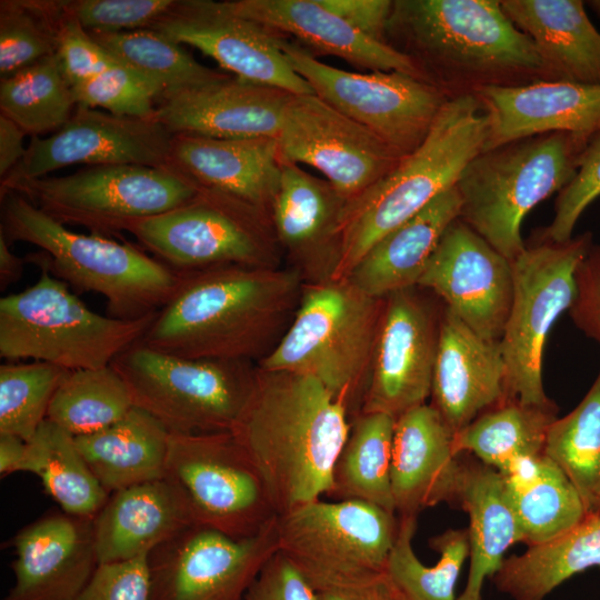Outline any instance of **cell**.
<instances>
[{
    "instance_id": "obj_1",
    "label": "cell",
    "mask_w": 600,
    "mask_h": 600,
    "mask_svg": "<svg viewBox=\"0 0 600 600\" xmlns=\"http://www.w3.org/2000/svg\"><path fill=\"white\" fill-rule=\"evenodd\" d=\"M180 273L140 342L190 359L258 364L288 330L304 284L290 267L227 264Z\"/></svg>"
},
{
    "instance_id": "obj_2",
    "label": "cell",
    "mask_w": 600,
    "mask_h": 600,
    "mask_svg": "<svg viewBox=\"0 0 600 600\" xmlns=\"http://www.w3.org/2000/svg\"><path fill=\"white\" fill-rule=\"evenodd\" d=\"M350 422L346 406L317 379L258 367L232 433L259 470L277 516L328 496Z\"/></svg>"
},
{
    "instance_id": "obj_3",
    "label": "cell",
    "mask_w": 600,
    "mask_h": 600,
    "mask_svg": "<svg viewBox=\"0 0 600 600\" xmlns=\"http://www.w3.org/2000/svg\"><path fill=\"white\" fill-rule=\"evenodd\" d=\"M387 42L450 99L550 80L500 0H393Z\"/></svg>"
},
{
    "instance_id": "obj_4",
    "label": "cell",
    "mask_w": 600,
    "mask_h": 600,
    "mask_svg": "<svg viewBox=\"0 0 600 600\" xmlns=\"http://www.w3.org/2000/svg\"><path fill=\"white\" fill-rule=\"evenodd\" d=\"M0 233L41 251L28 263L72 288L104 297L112 318L133 320L158 312L177 290L181 273L129 242L68 229L23 196L0 193Z\"/></svg>"
},
{
    "instance_id": "obj_5",
    "label": "cell",
    "mask_w": 600,
    "mask_h": 600,
    "mask_svg": "<svg viewBox=\"0 0 600 600\" xmlns=\"http://www.w3.org/2000/svg\"><path fill=\"white\" fill-rule=\"evenodd\" d=\"M487 137L488 118L476 94L449 99L423 142L389 174L346 202L331 280L347 279L377 241L456 187Z\"/></svg>"
},
{
    "instance_id": "obj_6",
    "label": "cell",
    "mask_w": 600,
    "mask_h": 600,
    "mask_svg": "<svg viewBox=\"0 0 600 600\" xmlns=\"http://www.w3.org/2000/svg\"><path fill=\"white\" fill-rule=\"evenodd\" d=\"M383 303L348 279L304 283L288 330L258 367L317 379L352 419L369 383Z\"/></svg>"
},
{
    "instance_id": "obj_7",
    "label": "cell",
    "mask_w": 600,
    "mask_h": 600,
    "mask_svg": "<svg viewBox=\"0 0 600 600\" xmlns=\"http://www.w3.org/2000/svg\"><path fill=\"white\" fill-rule=\"evenodd\" d=\"M590 139L552 132L481 151L456 184L459 218L514 261L527 247L521 236L523 219L570 183Z\"/></svg>"
},
{
    "instance_id": "obj_8",
    "label": "cell",
    "mask_w": 600,
    "mask_h": 600,
    "mask_svg": "<svg viewBox=\"0 0 600 600\" xmlns=\"http://www.w3.org/2000/svg\"><path fill=\"white\" fill-rule=\"evenodd\" d=\"M37 282L0 299V357L66 370L110 366L142 339L157 312L124 320L92 311L69 286L40 269Z\"/></svg>"
},
{
    "instance_id": "obj_9",
    "label": "cell",
    "mask_w": 600,
    "mask_h": 600,
    "mask_svg": "<svg viewBox=\"0 0 600 600\" xmlns=\"http://www.w3.org/2000/svg\"><path fill=\"white\" fill-rule=\"evenodd\" d=\"M111 366L138 407L171 433L232 432L256 387L250 361L190 359L150 349L140 341Z\"/></svg>"
},
{
    "instance_id": "obj_10",
    "label": "cell",
    "mask_w": 600,
    "mask_h": 600,
    "mask_svg": "<svg viewBox=\"0 0 600 600\" xmlns=\"http://www.w3.org/2000/svg\"><path fill=\"white\" fill-rule=\"evenodd\" d=\"M279 551L316 592L386 574L399 518L359 500H316L277 516Z\"/></svg>"
},
{
    "instance_id": "obj_11",
    "label": "cell",
    "mask_w": 600,
    "mask_h": 600,
    "mask_svg": "<svg viewBox=\"0 0 600 600\" xmlns=\"http://www.w3.org/2000/svg\"><path fill=\"white\" fill-rule=\"evenodd\" d=\"M124 232L179 272L227 264L281 267L270 217L210 189L200 188L173 210L131 221Z\"/></svg>"
},
{
    "instance_id": "obj_12",
    "label": "cell",
    "mask_w": 600,
    "mask_h": 600,
    "mask_svg": "<svg viewBox=\"0 0 600 600\" xmlns=\"http://www.w3.org/2000/svg\"><path fill=\"white\" fill-rule=\"evenodd\" d=\"M592 234L566 242L540 240L512 261L513 293L499 340L504 363V398L546 403L542 381L547 338L576 297V273L589 252Z\"/></svg>"
},
{
    "instance_id": "obj_13",
    "label": "cell",
    "mask_w": 600,
    "mask_h": 600,
    "mask_svg": "<svg viewBox=\"0 0 600 600\" xmlns=\"http://www.w3.org/2000/svg\"><path fill=\"white\" fill-rule=\"evenodd\" d=\"M200 188L169 168L93 166L61 177L18 182L17 192L60 223L78 224L108 237L134 220L158 216L191 200Z\"/></svg>"
},
{
    "instance_id": "obj_14",
    "label": "cell",
    "mask_w": 600,
    "mask_h": 600,
    "mask_svg": "<svg viewBox=\"0 0 600 600\" xmlns=\"http://www.w3.org/2000/svg\"><path fill=\"white\" fill-rule=\"evenodd\" d=\"M280 47L314 94L404 157L423 142L450 99L437 87L408 73L351 72L323 63L282 38Z\"/></svg>"
},
{
    "instance_id": "obj_15",
    "label": "cell",
    "mask_w": 600,
    "mask_h": 600,
    "mask_svg": "<svg viewBox=\"0 0 600 600\" xmlns=\"http://www.w3.org/2000/svg\"><path fill=\"white\" fill-rule=\"evenodd\" d=\"M167 476L184 490L200 526L234 539L277 517L267 486L232 432L171 433Z\"/></svg>"
},
{
    "instance_id": "obj_16",
    "label": "cell",
    "mask_w": 600,
    "mask_h": 600,
    "mask_svg": "<svg viewBox=\"0 0 600 600\" xmlns=\"http://www.w3.org/2000/svg\"><path fill=\"white\" fill-rule=\"evenodd\" d=\"M276 519L244 539L197 524L154 548L148 556L152 600H244L279 550Z\"/></svg>"
},
{
    "instance_id": "obj_17",
    "label": "cell",
    "mask_w": 600,
    "mask_h": 600,
    "mask_svg": "<svg viewBox=\"0 0 600 600\" xmlns=\"http://www.w3.org/2000/svg\"><path fill=\"white\" fill-rule=\"evenodd\" d=\"M277 141L282 161L314 168L347 201L404 158L314 93L290 96Z\"/></svg>"
},
{
    "instance_id": "obj_18",
    "label": "cell",
    "mask_w": 600,
    "mask_h": 600,
    "mask_svg": "<svg viewBox=\"0 0 600 600\" xmlns=\"http://www.w3.org/2000/svg\"><path fill=\"white\" fill-rule=\"evenodd\" d=\"M442 309L418 287L384 297L360 412L384 413L397 419L426 404L431 394Z\"/></svg>"
},
{
    "instance_id": "obj_19",
    "label": "cell",
    "mask_w": 600,
    "mask_h": 600,
    "mask_svg": "<svg viewBox=\"0 0 600 600\" xmlns=\"http://www.w3.org/2000/svg\"><path fill=\"white\" fill-rule=\"evenodd\" d=\"M172 137L156 119L116 116L77 106L59 130L47 138H31L23 159L0 181V191L72 164L163 168Z\"/></svg>"
},
{
    "instance_id": "obj_20",
    "label": "cell",
    "mask_w": 600,
    "mask_h": 600,
    "mask_svg": "<svg viewBox=\"0 0 600 600\" xmlns=\"http://www.w3.org/2000/svg\"><path fill=\"white\" fill-rule=\"evenodd\" d=\"M481 338L499 342L513 293L512 261L456 219L418 282Z\"/></svg>"
},
{
    "instance_id": "obj_21",
    "label": "cell",
    "mask_w": 600,
    "mask_h": 600,
    "mask_svg": "<svg viewBox=\"0 0 600 600\" xmlns=\"http://www.w3.org/2000/svg\"><path fill=\"white\" fill-rule=\"evenodd\" d=\"M150 29L200 50L234 77L291 94L313 93L288 62L281 37L231 12L222 1L178 0Z\"/></svg>"
},
{
    "instance_id": "obj_22",
    "label": "cell",
    "mask_w": 600,
    "mask_h": 600,
    "mask_svg": "<svg viewBox=\"0 0 600 600\" xmlns=\"http://www.w3.org/2000/svg\"><path fill=\"white\" fill-rule=\"evenodd\" d=\"M14 582L2 600H74L99 563L94 517L49 512L13 537Z\"/></svg>"
},
{
    "instance_id": "obj_23",
    "label": "cell",
    "mask_w": 600,
    "mask_h": 600,
    "mask_svg": "<svg viewBox=\"0 0 600 600\" xmlns=\"http://www.w3.org/2000/svg\"><path fill=\"white\" fill-rule=\"evenodd\" d=\"M270 208L278 244L304 283L330 280L340 252V218L347 200L327 181L282 161Z\"/></svg>"
},
{
    "instance_id": "obj_24",
    "label": "cell",
    "mask_w": 600,
    "mask_h": 600,
    "mask_svg": "<svg viewBox=\"0 0 600 600\" xmlns=\"http://www.w3.org/2000/svg\"><path fill=\"white\" fill-rule=\"evenodd\" d=\"M290 96L277 88L226 74L159 96L154 119L172 133L277 139Z\"/></svg>"
},
{
    "instance_id": "obj_25",
    "label": "cell",
    "mask_w": 600,
    "mask_h": 600,
    "mask_svg": "<svg viewBox=\"0 0 600 600\" xmlns=\"http://www.w3.org/2000/svg\"><path fill=\"white\" fill-rule=\"evenodd\" d=\"M488 118L484 150L521 139L569 132H600V86L541 80L474 92Z\"/></svg>"
},
{
    "instance_id": "obj_26",
    "label": "cell",
    "mask_w": 600,
    "mask_h": 600,
    "mask_svg": "<svg viewBox=\"0 0 600 600\" xmlns=\"http://www.w3.org/2000/svg\"><path fill=\"white\" fill-rule=\"evenodd\" d=\"M276 138H212L173 133L166 168L270 217L281 177Z\"/></svg>"
},
{
    "instance_id": "obj_27",
    "label": "cell",
    "mask_w": 600,
    "mask_h": 600,
    "mask_svg": "<svg viewBox=\"0 0 600 600\" xmlns=\"http://www.w3.org/2000/svg\"><path fill=\"white\" fill-rule=\"evenodd\" d=\"M452 442L453 432L430 403L396 419L391 487L398 517L458 503L463 461Z\"/></svg>"
},
{
    "instance_id": "obj_28",
    "label": "cell",
    "mask_w": 600,
    "mask_h": 600,
    "mask_svg": "<svg viewBox=\"0 0 600 600\" xmlns=\"http://www.w3.org/2000/svg\"><path fill=\"white\" fill-rule=\"evenodd\" d=\"M499 342L481 338L443 307L431 406L453 436L504 398Z\"/></svg>"
},
{
    "instance_id": "obj_29",
    "label": "cell",
    "mask_w": 600,
    "mask_h": 600,
    "mask_svg": "<svg viewBox=\"0 0 600 600\" xmlns=\"http://www.w3.org/2000/svg\"><path fill=\"white\" fill-rule=\"evenodd\" d=\"M197 524L184 490L169 476L116 491L94 517L99 563L149 554Z\"/></svg>"
},
{
    "instance_id": "obj_30",
    "label": "cell",
    "mask_w": 600,
    "mask_h": 600,
    "mask_svg": "<svg viewBox=\"0 0 600 600\" xmlns=\"http://www.w3.org/2000/svg\"><path fill=\"white\" fill-rule=\"evenodd\" d=\"M222 2L231 12L256 21L278 34H290L316 53L334 56L370 71H397L420 78L419 71L408 57L390 44L378 42L357 31L318 0Z\"/></svg>"
},
{
    "instance_id": "obj_31",
    "label": "cell",
    "mask_w": 600,
    "mask_h": 600,
    "mask_svg": "<svg viewBox=\"0 0 600 600\" xmlns=\"http://www.w3.org/2000/svg\"><path fill=\"white\" fill-rule=\"evenodd\" d=\"M532 41L550 80L600 86V32L581 0H500Z\"/></svg>"
},
{
    "instance_id": "obj_32",
    "label": "cell",
    "mask_w": 600,
    "mask_h": 600,
    "mask_svg": "<svg viewBox=\"0 0 600 600\" xmlns=\"http://www.w3.org/2000/svg\"><path fill=\"white\" fill-rule=\"evenodd\" d=\"M461 199L456 187L377 241L349 277L374 298L417 287L448 227L459 218Z\"/></svg>"
},
{
    "instance_id": "obj_33",
    "label": "cell",
    "mask_w": 600,
    "mask_h": 600,
    "mask_svg": "<svg viewBox=\"0 0 600 600\" xmlns=\"http://www.w3.org/2000/svg\"><path fill=\"white\" fill-rule=\"evenodd\" d=\"M170 434L154 417L133 406L111 426L74 440L92 473L111 494L167 477Z\"/></svg>"
},
{
    "instance_id": "obj_34",
    "label": "cell",
    "mask_w": 600,
    "mask_h": 600,
    "mask_svg": "<svg viewBox=\"0 0 600 600\" xmlns=\"http://www.w3.org/2000/svg\"><path fill=\"white\" fill-rule=\"evenodd\" d=\"M458 503L468 513L470 569L457 600H481L484 579L500 569L521 532L504 491L502 476L481 462H463Z\"/></svg>"
},
{
    "instance_id": "obj_35",
    "label": "cell",
    "mask_w": 600,
    "mask_h": 600,
    "mask_svg": "<svg viewBox=\"0 0 600 600\" xmlns=\"http://www.w3.org/2000/svg\"><path fill=\"white\" fill-rule=\"evenodd\" d=\"M501 476L528 547L556 539L587 516L572 482L544 453L516 460Z\"/></svg>"
},
{
    "instance_id": "obj_36",
    "label": "cell",
    "mask_w": 600,
    "mask_h": 600,
    "mask_svg": "<svg viewBox=\"0 0 600 600\" xmlns=\"http://www.w3.org/2000/svg\"><path fill=\"white\" fill-rule=\"evenodd\" d=\"M600 567V512L546 543L503 560L492 577L497 589L513 600H544L563 581Z\"/></svg>"
},
{
    "instance_id": "obj_37",
    "label": "cell",
    "mask_w": 600,
    "mask_h": 600,
    "mask_svg": "<svg viewBox=\"0 0 600 600\" xmlns=\"http://www.w3.org/2000/svg\"><path fill=\"white\" fill-rule=\"evenodd\" d=\"M558 412L551 399L534 404L503 398L453 436V450L502 473L518 459L543 453Z\"/></svg>"
},
{
    "instance_id": "obj_38",
    "label": "cell",
    "mask_w": 600,
    "mask_h": 600,
    "mask_svg": "<svg viewBox=\"0 0 600 600\" xmlns=\"http://www.w3.org/2000/svg\"><path fill=\"white\" fill-rule=\"evenodd\" d=\"M394 423L396 418L384 413L360 412L351 419L328 497L364 501L396 513L391 487Z\"/></svg>"
},
{
    "instance_id": "obj_39",
    "label": "cell",
    "mask_w": 600,
    "mask_h": 600,
    "mask_svg": "<svg viewBox=\"0 0 600 600\" xmlns=\"http://www.w3.org/2000/svg\"><path fill=\"white\" fill-rule=\"evenodd\" d=\"M21 472L37 476L47 493L70 514L96 517L110 497L80 453L74 437L48 419L27 441Z\"/></svg>"
},
{
    "instance_id": "obj_40",
    "label": "cell",
    "mask_w": 600,
    "mask_h": 600,
    "mask_svg": "<svg viewBox=\"0 0 600 600\" xmlns=\"http://www.w3.org/2000/svg\"><path fill=\"white\" fill-rule=\"evenodd\" d=\"M398 518V533L386 567L392 586L403 600H456V583L469 557L467 529L448 530L432 538L430 546L440 558L434 566L427 567L412 548L417 517Z\"/></svg>"
},
{
    "instance_id": "obj_41",
    "label": "cell",
    "mask_w": 600,
    "mask_h": 600,
    "mask_svg": "<svg viewBox=\"0 0 600 600\" xmlns=\"http://www.w3.org/2000/svg\"><path fill=\"white\" fill-rule=\"evenodd\" d=\"M543 453L572 482L587 514L600 512V369L578 406L552 423Z\"/></svg>"
},
{
    "instance_id": "obj_42",
    "label": "cell",
    "mask_w": 600,
    "mask_h": 600,
    "mask_svg": "<svg viewBox=\"0 0 600 600\" xmlns=\"http://www.w3.org/2000/svg\"><path fill=\"white\" fill-rule=\"evenodd\" d=\"M89 34L117 61L154 83L161 94L193 88L227 74L199 63L183 44L153 29Z\"/></svg>"
},
{
    "instance_id": "obj_43",
    "label": "cell",
    "mask_w": 600,
    "mask_h": 600,
    "mask_svg": "<svg viewBox=\"0 0 600 600\" xmlns=\"http://www.w3.org/2000/svg\"><path fill=\"white\" fill-rule=\"evenodd\" d=\"M132 407L130 390L111 364L69 370L54 392L47 419L80 437L111 426Z\"/></svg>"
},
{
    "instance_id": "obj_44",
    "label": "cell",
    "mask_w": 600,
    "mask_h": 600,
    "mask_svg": "<svg viewBox=\"0 0 600 600\" xmlns=\"http://www.w3.org/2000/svg\"><path fill=\"white\" fill-rule=\"evenodd\" d=\"M76 108L72 87L56 54L0 81V114L31 138L59 130Z\"/></svg>"
},
{
    "instance_id": "obj_45",
    "label": "cell",
    "mask_w": 600,
    "mask_h": 600,
    "mask_svg": "<svg viewBox=\"0 0 600 600\" xmlns=\"http://www.w3.org/2000/svg\"><path fill=\"white\" fill-rule=\"evenodd\" d=\"M64 20L61 0H1L0 78L56 54Z\"/></svg>"
},
{
    "instance_id": "obj_46",
    "label": "cell",
    "mask_w": 600,
    "mask_h": 600,
    "mask_svg": "<svg viewBox=\"0 0 600 600\" xmlns=\"http://www.w3.org/2000/svg\"><path fill=\"white\" fill-rule=\"evenodd\" d=\"M69 370L42 361L0 366V434L28 441L47 419L51 400Z\"/></svg>"
},
{
    "instance_id": "obj_47",
    "label": "cell",
    "mask_w": 600,
    "mask_h": 600,
    "mask_svg": "<svg viewBox=\"0 0 600 600\" xmlns=\"http://www.w3.org/2000/svg\"><path fill=\"white\" fill-rule=\"evenodd\" d=\"M77 106L143 119H154L161 90L137 71L117 63L97 77L72 87Z\"/></svg>"
},
{
    "instance_id": "obj_48",
    "label": "cell",
    "mask_w": 600,
    "mask_h": 600,
    "mask_svg": "<svg viewBox=\"0 0 600 600\" xmlns=\"http://www.w3.org/2000/svg\"><path fill=\"white\" fill-rule=\"evenodd\" d=\"M178 0H61L63 13L89 33L150 29Z\"/></svg>"
},
{
    "instance_id": "obj_49",
    "label": "cell",
    "mask_w": 600,
    "mask_h": 600,
    "mask_svg": "<svg viewBox=\"0 0 600 600\" xmlns=\"http://www.w3.org/2000/svg\"><path fill=\"white\" fill-rule=\"evenodd\" d=\"M599 196L600 132L589 140L573 179L558 193L553 219L539 239L558 243L570 240L581 214Z\"/></svg>"
},
{
    "instance_id": "obj_50",
    "label": "cell",
    "mask_w": 600,
    "mask_h": 600,
    "mask_svg": "<svg viewBox=\"0 0 600 600\" xmlns=\"http://www.w3.org/2000/svg\"><path fill=\"white\" fill-rule=\"evenodd\" d=\"M148 556L100 563L74 600H152Z\"/></svg>"
},
{
    "instance_id": "obj_51",
    "label": "cell",
    "mask_w": 600,
    "mask_h": 600,
    "mask_svg": "<svg viewBox=\"0 0 600 600\" xmlns=\"http://www.w3.org/2000/svg\"><path fill=\"white\" fill-rule=\"evenodd\" d=\"M56 56L71 87L81 84L119 63L77 21L67 17Z\"/></svg>"
},
{
    "instance_id": "obj_52",
    "label": "cell",
    "mask_w": 600,
    "mask_h": 600,
    "mask_svg": "<svg viewBox=\"0 0 600 600\" xmlns=\"http://www.w3.org/2000/svg\"><path fill=\"white\" fill-rule=\"evenodd\" d=\"M244 600H317V593L278 550L261 569Z\"/></svg>"
},
{
    "instance_id": "obj_53",
    "label": "cell",
    "mask_w": 600,
    "mask_h": 600,
    "mask_svg": "<svg viewBox=\"0 0 600 600\" xmlns=\"http://www.w3.org/2000/svg\"><path fill=\"white\" fill-rule=\"evenodd\" d=\"M569 314L574 326L600 344V244H592L576 273Z\"/></svg>"
},
{
    "instance_id": "obj_54",
    "label": "cell",
    "mask_w": 600,
    "mask_h": 600,
    "mask_svg": "<svg viewBox=\"0 0 600 600\" xmlns=\"http://www.w3.org/2000/svg\"><path fill=\"white\" fill-rule=\"evenodd\" d=\"M357 31L378 42H387L393 0H318ZM389 44V43H388Z\"/></svg>"
},
{
    "instance_id": "obj_55",
    "label": "cell",
    "mask_w": 600,
    "mask_h": 600,
    "mask_svg": "<svg viewBox=\"0 0 600 600\" xmlns=\"http://www.w3.org/2000/svg\"><path fill=\"white\" fill-rule=\"evenodd\" d=\"M316 593L317 600H403L386 574L364 584Z\"/></svg>"
},
{
    "instance_id": "obj_56",
    "label": "cell",
    "mask_w": 600,
    "mask_h": 600,
    "mask_svg": "<svg viewBox=\"0 0 600 600\" xmlns=\"http://www.w3.org/2000/svg\"><path fill=\"white\" fill-rule=\"evenodd\" d=\"M24 136L27 133L17 123L0 114V181L23 159L27 152Z\"/></svg>"
},
{
    "instance_id": "obj_57",
    "label": "cell",
    "mask_w": 600,
    "mask_h": 600,
    "mask_svg": "<svg viewBox=\"0 0 600 600\" xmlns=\"http://www.w3.org/2000/svg\"><path fill=\"white\" fill-rule=\"evenodd\" d=\"M27 452V441L11 434H0V476L4 478L21 472Z\"/></svg>"
},
{
    "instance_id": "obj_58",
    "label": "cell",
    "mask_w": 600,
    "mask_h": 600,
    "mask_svg": "<svg viewBox=\"0 0 600 600\" xmlns=\"http://www.w3.org/2000/svg\"><path fill=\"white\" fill-rule=\"evenodd\" d=\"M27 258H20L10 249V244L0 233V289L4 291L9 286L19 281L23 274Z\"/></svg>"
},
{
    "instance_id": "obj_59",
    "label": "cell",
    "mask_w": 600,
    "mask_h": 600,
    "mask_svg": "<svg viewBox=\"0 0 600 600\" xmlns=\"http://www.w3.org/2000/svg\"><path fill=\"white\" fill-rule=\"evenodd\" d=\"M586 3L600 17V0H590Z\"/></svg>"
}]
</instances>
